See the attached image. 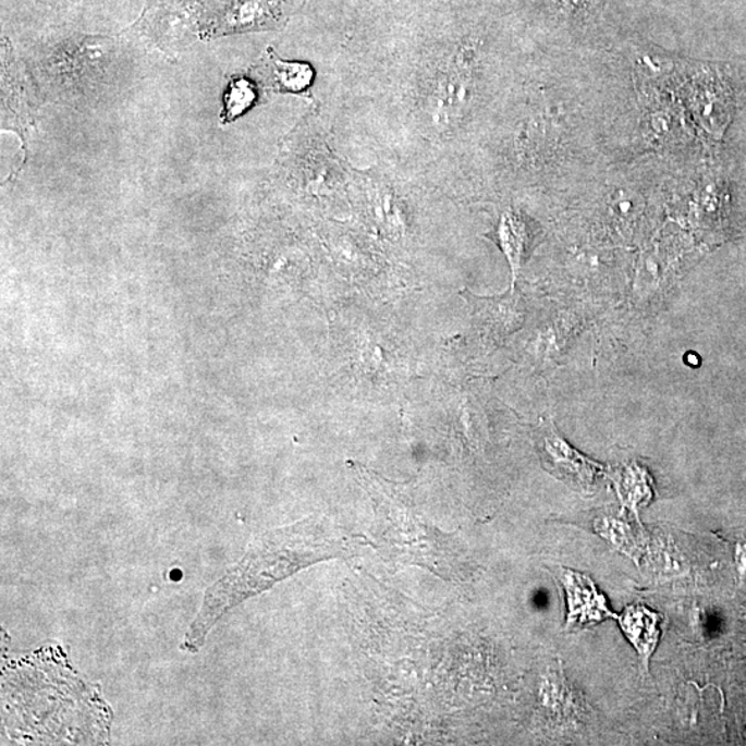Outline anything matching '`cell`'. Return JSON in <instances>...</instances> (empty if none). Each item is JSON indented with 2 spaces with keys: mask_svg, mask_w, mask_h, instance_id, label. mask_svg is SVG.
Masks as SVG:
<instances>
[{
  "mask_svg": "<svg viewBox=\"0 0 746 746\" xmlns=\"http://www.w3.org/2000/svg\"><path fill=\"white\" fill-rule=\"evenodd\" d=\"M465 297L469 302L478 328L492 338L509 337L526 320V308L523 306L522 297L513 291L499 297H480L466 292Z\"/></svg>",
  "mask_w": 746,
  "mask_h": 746,
  "instance_id": "cell-5",
  "label": "cell"
},
{
  "mask_svg": "<svg viewBox=\"0 0 746 746\" xmlns=\"http://www.w3.org/2000/svg\"><path fill=\"white\" fill-rule=\"evenodd\" d=\"M280 4L272 0H240L216 24L220 34L264 29L276 23Z\"/></svg>",
  "mask_w": 746,
  "mask_h": 746,
  "instance_id": "cell-6",
  "label": "cell"
},
{
  "mask_svg": "<svg viewBox=\"0 0 746 746\" xmlns=\"http://www.w3.org/2000/svg\"><path fill=\"white\" fill-rule=\"evenodd\" d=\"M560 4L568 12H574L579 7L580 0H559Z\"/></svg>",
  "mask_w": 746,
  "mask_h": 746,
  "instance_id": "cell-13",
  "label": "cell"
},
{
  "mask_svg": "<svg viewBox=\"0 0 746 746\" xmlns=\"http://www.w3.org/2000/svg\"><path fill=\"white\" fill-rule=\"evenodd\" d=\"M496 240L511 265L513 281H516L527 259L529 244H531V233H529L527 221L513 210H507L499 220Z\"/></svg>",
  "mask_w": 746,
  "mask_h": 746,
  "instance_id": "cell-7",
  "label": "cell"
},
{
  "mask_svg": "<svg viewBox=\"0 0 746 746\" xmlns=\"http://www.w3.org/2000/svg\"><path fill=\"white\" fill-rule=\"evenodd\" d=\"M537 447L540 461L552 475L576 486L589 487L594 484L600 466L586 460L555 433L553 425H543L538 430Z\"/></svg>",
  "mask_w": 746,
  "mask_h": 746,
  "instance_id": "cell-4",
  "label": "cell"
},
{
  "mask_svg": "<svg viewBox=\"0 0 746 746\" xmlns=\"http://www.w3.org/2000/svg\"><path fill=\"white\" fill-rule=\"evenodd\" d=\"M567 589L570 603V622L600 621L609 611L604 600L597 596L594 584L578 574L567 573L562 576Z\"/></svg>",
  "mask_w": 746,
  "mask_h": 746,
  "instance_id": "cell-8",
  "label": "cell"
},
{
  "mask_svg": "<svg viewBox=\"0 0 746 746\" xmlns=\"http://www.w3.org/2000/svg\"><path fill=\"white\" fill-rule=\"evenodd\" d=\"M370 207H372L375 215H377V220L389 230L399 231L401 225H403L398 198L394 197L390 189L384 187L375 188L372 195H370Z\"/></svg>",
  "mask_w": 746,
  "mask_h": 746,
  "instance_id": "cell-11",
  "label": "cell"
},
{
  "mask_svg": "<svg viewBox=\"0 0 746 746\" xmlns=\"http://www.w3.org/2000/svg\"><path fill=\"white\" fill-rule=\"evenodd\" d=\"M256 101V89L248 80H239L230 85L225 95L224 121H233L234 118L248 111Z\"/></svg>",
  "mask_w": 746,
  "mask_h": 746,
  "instance_id": "cell-12",
  "label": "cell"
},
{
  "mask_svg": "<svg viewBox=\"0 0 746 746\" xmlns=\"http://www.w3.org/2000/svg\"><path fill=\"white\" fill-rule=\"evenodd\" d=\"M475 95L472 60L463 56L437 75L426 100L427 115L441 132L450 131L457 125L472 106Z\"/></svg>",
  "mask_w": 746,
  "mask_h": 746,
  "instance_id": "cell-3",
  "label": "cell"
},
{
  "mask_svg": "<svg viewBox=\"0 0 746 746\" xmlns=\"http://www.w3.org/2000/svg\"><path fill=\"white\" fill-rule=\"evenodd\" d=\"M362 539L321 516L303 518L291 526L257 535L240 562L205 591L180 650L195 655L221 616L235 606L313 564L348 558L363 543Z\"/></svg>",
  "mask_w": 746,
  "mask_h": 746,
  "instance_id": "cell-1",
  "label": "cell"
},
{
  "mask_svg": "<svg viewBox=\"0 0 746 746\" xmlns=\"http://www.w3.org/2000/svg\"><path fill=\"white\" fill-rule=\"evenodd\" d=\"M271 60L272 65H274L276 82L281 90L302 93L311 86L314 71L310 65L282 61L277 59L274 54H271Z\"/></svg>",
  "mask_w": 746,
  "mask_h": 746,
  "instance_id": "cell-10",
  "label": "cell"
},
{
  "mask_svg": "<svg viewBox=\"0 0 746 746\" xmlns=\"http://www.w3.org/2000/svg\"><path fill=\"white\" fill-rule=\"evenodd\" d=\"M658 622H660V615L648 611L646 607H631L620 619L627 639L639 650L646 662L655 651L658 636H660Z\"/></svg>",
  "mask_w": 746,
  "mask_h": 746,
  "instance_id": "cell-9",
  "label": "cell"
},
{
  "mask_svg": "<svg viewBox=\"0 0 746 746\" xmlns=\"http://www.w3.org/2000/svg\"><path fill=\"white\" fill-rule=\"evenodd\" d=\"M363 481L375 505L377 524L372 547L394 567L420 565L447 580L460 574V550L445 534L430 526L418 512L378 476L363 469Z\"/></svg>",
  "mask_w": 746,
  "mask_h": 746,
  "instance_id": "cell-2",
  "label": "cell"
}]
</instances>
